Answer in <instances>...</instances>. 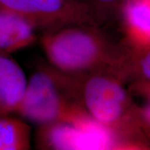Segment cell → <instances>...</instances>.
Here are the masks:
<instances>
[{
  "mask_svg": "<svg viewBox=\"0 0 150 150\" xmlns=\"http://www.w3.org/2000/svg\"><path fill=\"white\" fill-rule=\"evenodd\" d=\"M100 27L73 24L43 32L39 42L48 64L73 76L108 71L118 77L128 47L114 42Z\"/></svg>",
  "mask_w": 150,
  "mask_h": 150,
  "instance_id": "obj_1",
  "label": "cell"
},
{
  "mask_svg": "<svg viewBox=\"0 0 150 150\" xmlns=\"http://www.w3.org/2000/svg\"><path fill=\"white\" fill-rule=\"evenodd\" d=\"M81 103L97 122L109 129L118 149H149L141 108L113 73L98 71L75 76Z\"/></svg>",
  "mask_w": 150,
  "mask_h": 150,
  "instance_id": "obj_2",
  "label": "cell"
},
{
  "mask_svg": "<svg viewBox=\"0 0 150 150\" xmlns=\"http://www.w3.org/2000/svg\"><path fill=\"white\" fill-rule=\"evenodd\" d=\"M15 113L38 126L88 115L81 103L76 77L49 64L38 66L28 79Z\"/></svg>",
  "mask_w": 150,
  "mask_h": 150,
  "instance_id": "obj_3",
  "label": "cell"
},
{
  "mask_svg": "<svg viewBox=\"0 0 150 150\" xmlns=\"http://www.w3.org/2000/svg\"><path fill=\"white\" fill-rule=\"evenodd\" d=\"M38 127V147L42 149H118L112 132L89 114Z\"/></svg>",
  "mask_w": 150,
  "mask_h": 150,
  "instance_id": "obj_4",
  "label": "cell"
},
{
  "mask_svg": "<svg viewBox=\"0 0 150 150\" xmlns=\"http://www.w3.org/2000/svg\"><path fill=\"white\" fill-rule=\"evenodd\" d=\"M0 8L23 17L43 32L73 24L99 25L85 0H0Z\"/></svg>",
  "mask_w": 150,
  "mask_h": 150,
  "instance_id": "obj_5",
  "label": "cell"
},
{
  "mask_svg": "<svg viewBox=\"0 0 150 150\" xmlns=\"http://www.w3.org/2000/svg\"><path fill=\"white\" fill-rule=\"evenodd\" d=\"M27 82L21 66L9 54L0 51V115L15 113Z\"/></svg>",
  "mask_w": 150,
  "mask_h": 150,
  "instance_id": "obj_6",
  "label": "cell"
},
{
  "mask_svg": "<svg viewBox=\"0 0 150 150\" xmlns=\"http://www.w3.org/2000/svg\"><path fill=\"white\" fill-rule=\"evenodd\" d=\"M37 28L23 17L0 8V51L9 54L27 48L38 40Z\"/></svg>",
  "mask_w": 150,
  "mask_h": 150,
  "instance_id": "obj_7",
  "label": "cell"
},
{
  "mask_svg": "<svg viewBox=\"0 0 150 150\" xmlns=\"http://www.w3.org/2000/svg\"><path fill=\"white\" fill-rule=\"evenodd\" d=\"M118 13L122 14L127 46L140 48L150 45V0H125Z\"/></svg>",
  "mask_w": 150,
  "mask_h": 150,
  "instance_id": "obj_8",
  "label": "cell"
},
{
  "mask_svg": "<svg viewBox=\"0 0 150 150\" xmlns=\"http://www.w3.org/2000/svg\"><path fill=\"white\" fill-rule=\"evenodd\" d=\"M118 76L131 86L150 84V45L140 48L128 47Z\"/></svg>",
  "mask_w": 150,
  "mask_h": 150,
  "instance_id": "obj_9",
  "label": "cell"
},
{
  "mask_svg": "<svg viewBox=\"0 0 150 150\" xmlns=\"http://www.w3.org/2000/svg\"><path fill=\"white\" fill-rule=\"evenodd\" d=\"M30 143L31 129L24 120L0 115V150H27Z\"/></svg>",
  "mask_w": 150,
  "mask_h": 150,
  "instance_id": "obj_10",
  "label": "cell"
},
{
  "mask_svg": "<svg viewBox=\"0 0 150 150\" xmlns=\"http://www.w3.org/2000/svg\"><path fill=\"white\" fill-rule=\"evenodd\" d=\"M93 11L99 25L118 13L125 0H85Z\"/></svg>",
  "mask_w": 150,
  "mask_h": 150,
  "instance_id": "obj_11",
  "label": "cell"
},
{
  "mask_svg": "<svg viewBox=\"0 0 150 150\" xmlns=\"http://www.w3.org/2000/svg\"><path fill=\"white\" fill-rule=\"evenodd\" d=\"M144 132L146 135H147V138L149 139V146H150V127H144Z\"/></svg>",
  "mask_w": 150,
  "mask_h": 150,
  "instance_id": "obj_12",
  "label": "cell"
}]
</instances>
